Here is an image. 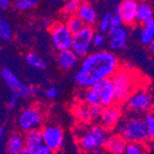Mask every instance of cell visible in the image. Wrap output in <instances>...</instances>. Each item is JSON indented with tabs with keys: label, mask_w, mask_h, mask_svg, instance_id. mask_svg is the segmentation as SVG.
I'll use <instances>...</instances> for the list:
<instances>
[{
	"label": "cell",
	"mask_w": 154,
	"mask_h": 154,
	"mask_svg": "<svg viewBox=\"0 0 154 154\" xmlns=\"http://www.w3.org/2000/svg\"><path fill=\"white\" fill-rule=\"evenodd\" d=\"M20 154H34V152H32V151H31V150H29L28 149L25 148Z\"/></svg>",
	"instance_id": "43"
},
{
	"label": "cell",
	"mask_w": 154,
	"mask_h": 154,
	"mask_svg": "<svg viewBox=\"0 0 154 154\" xmlns=\"http://www.w3.org/2000/svg\"><path fill=\"white\" fill-rule=\"evenodd\" d=\"M108 34L111 38H124L127 39L128 32L125 27H118V28H111L108 32Z\"/></svg>",
	"instance_id": "30"
},
{
	"label": "cell",
	"mask_w": 154,
	"mask_h": 154,
	"mask_svg": "<svg viewBox=\"0 0 154 154\" xmlns=\"http://www.w3.org/2000/svg\"><path fill=\"white\" fill-rule=\"evenodd\" d=\"M43 121V115L36 107H28L20 112L18 125L21 130L28 132L39 129Z\"/></svg>",
	"instance_id": "8"
},
{
	"label": "cell",
	"mask_w": 154,
	"mask_h": 154,
	"mask_svg": "<svg viewBox=\"0 0 154 154\" xmlns=\"http://www.w3.org/2000/svg\"><path fill=\"white\" fill-rule=\"evenodd\" d=\"M153 98L151 94L145 90H137L125 102L128 109L135 113H146L153 106Z\"/></svg>",
	"instance_id": "7"
},
{
	"label": "cell",
	"mask_w": 154,
	"mask_h": 154,
	"mask_svg": "<svg viewBox=\"0 0 154 154\" xmlns=\"http://www.w3.org/2000/svg\"><path fill=\"white\" fill-rule=\"evenodd\" d=\"M39 3V0H16L14 1V6L19 10H28L37 7Z\"/></svg>",
	"instance_id": "26"
},
{
	"label": "cell",
	"mask_w": 154,
	"mask_h": 154,
	"mask_svg": "<svg viewBox=\"0 0 154 154\" xmlns=\"http://www.w3.org/2000/svg\"><path fill=\"white\" fill-rule=\"evenodd\" d=\"M92 89L100 98V103L103 107H108L115 104V88L112 79H107L97 82L91 88Z\"/></svg>",
	"instance_id": "11"
},
{
	"label": "cell",
	"mask_w": 154,
	"mask_h": 154,
	"mask_svg": "<svg viewBox=\"0 0 154 154\" xmlns=\"http://www.w3.org/2000/svg\"><path fill=\"white\" fill-rule=\"evenodd\" d=\"M112 17V14L110 12L104 13V15L103 16L102 20L99 22V30L100 32H107L111 29L110 27V19Z\"/></svg>",
	"instance_id": "31"
},
{
	"label": "cell",
	"mask_w": 154,
	"mask_h": 154,
	"mask_svg": "<svg viewBox=\"0 0 154 154\" xmlns=\"http://www.w3.org/2000/svg\"><path fill=\"white\" fill-rule=\"evenodd\" d=\"M57 154H62V153H60V152H58V153H57Z\"/></svg>",
	"instance_id": "47"
},
{
	"label": "cell",
	"mask_w": 154,
	"mask_h": 154,
	"mask_svg": "<svg viewBox=\"0 0 154 154\" xmlns=\"http://www.w3.org/2000/svg\"><path fill=\"white\" fill-rule=\"evenodd\" d=\"M78 60L79 57H77V54L71 50L59 52L57 54V62L59 66L66 70L73 68L77 65Z\"/></svg>",
	"instance_id": "18"
},
{
	"label": "cell",
	"mask_w": 154,
	"mask_h": 154,
	"mask_svg": "<svg viewBox=\"0 0 154 154\" xmlns=\"http://www.w3.org/2000/svg\"><path fill=\"white\" fill-rule=\"evenodd\" d=\"M78 17L83 21L85 26L92 27L97 21V13L94 8L88 2H82L78 12Z\"/></svg>",
	"instance_id": "15"
},
{
	"label": "cell",
	"mask_w": 154,
	"mask_h": 154,
	"mask_svg": "<svg viewBox=\"0 0 154 154\" xmlns=\"http://www.w3.org/2000/svg\"><path fill=\"white\" fill-rule=\"evenodd\" d=\"M25 149L24 136L19 133L11 135L6 144L7 154H20Z\"/></svg>",
	"instance_id": "17"
},
{
	"label": "cell",
	"mask_w": 154,
	"mask_h": 154,
	"mask_svg": "<svg viewBox=\"0 0 154 154\" xmlns=\"http://www.w3.org/2000/svg\"><path fill=\"white\" fill-rule=\"evenodd\" d=\"M118 66V58L112 52L102 50L91 53L83 59L75 75V81L82 89L89 90L97 82L113 78Z\"/></svg>",
	"instance_id": "1"
},
{
	"label": "cell",
	"mask_w": 154,
	"mask_h": 154,
	"mask_svg": "<svg viewBox=\"0 0 154 154\" xmlns=\"http://www.w3.org/2000/svg\"><path fill=\"white\" fill-rule=\"evenodd\" d=\"M128 146L127 140L119 134H115L109 137L105 149L111 154H123Z\"/></svg>",
	"instance_id": "16"
},
{
	"label": "cell",
	"mask_w": 154,
	"mask_h": 154,
	"mask_svg": "<svg viewBox=\"0 0 154 154\" xmlns=\"http://www.w3.org/2000/svg\"><path fill=\"white\" fill-rule=\"evenodd\" d=\"M138 2L135 0H124L120 3V16L124 24L132 25L137 22V8Z\"/></svg>",
	"instance_id": "13"
},
{
	"label": "cell",
	"mask_w": 154,
	"mask_h": 154,
	"mask_svg": "<svg viewBox=\"0 0 154 154\" xmlns=\"http://www.w3.org/2000/svg\"><path fill=\"white\" fill-rule=\"evenodd\" d=\"M10 7V1L8 0H0V8L3 10L8 9Z\"/></svg>",
	"instance_id": "39"
},
{
	"label": "cell",
	"mask_w": 154,
	"mask_h": 154,
	"mask_svg": "<svg viewBox=\"0 0 154 154\" xmlns=\"http://www.w3.org/2000/svg\"><path fill=\"white\" fill-rule=\"evenodd\" d=\"M121 117V110L116 104H113L108 107H103L102 115L99 118L100 125L106 130L113 129L118 124Z\"/></svg>",
	"instance_id": "12"
},
{
	"label": "cell",
	"mask_w": 154,
	"mask_h": 154,
	"mask_svg": "<svg viewBox=\"0 0 154 154\" xmlns=\"http://www.w3.org/2000/svg\"><path fill=\"white\" fill-rule=\"evenodd\" d=\"M83 100L89 106L93 105V104H98L100 103V98L92 89L87 90L83 94Z\"/></svg>",
	"instance_id": "27"
},
{
	"label": "cell",
	"mask_w": 154,
	"mask_h": 154,
	"mask_svg": "<svg viewBox=\"0 0 154 154\" xmlns=\"http://www.w3.org/2000/svg\"><path fill=\"white\" fill-rule=\"evenodd\" d=\"M144 120L146 123V127L149 134V138L154 140V114L147 113L144 116Z\"/></svg>",
	"instance_id": "29"
},
{
	"label": "cell",
	"mask_w": 154,
	"mask_h": 154,
	"mask_svg": "<svg viewBox=\"0 0 154 154\" xmlns=\"http://www.w3.org/2000/svg\"><path fill=\"white\" fill-rule=\"evenodd\" d=\"M3 135H4V128H0V137H1V139L3 137Z\"/></svg>",
	"instance_id": "45"
},
{
	"label": "cell",
	"mask_w": 154,
	"mask_h": 154,
	"mask_svg": "<svg viewBox=\"0 0 154 154\" xmlns=\"http://www.w3.org/2000/svg\"><path fill=\"white\" fill-rule=\"evenodd\" d=\"M73 115L79 121H80L84 124L90 123L92 120L91 114L89 112V106H86L84 104H78V105L74 106Z\"/></svg>",
	"instance_id": "22"
},
{
	"label": "cell",
	"mask_w": 154,
	"mask_h": 154,
	"mask_svg": "<svg viewBox=\"0 0 154 154\" xmlns=\"http://www.w3.org/2000/svg\"><path fill=\"white\" fill-rule=\"evenodd\" d=\"M104 43V36L102 33H95L92 39V45L94 47H99Z\"/></svg>",
	"instance_id": "35"
},
{
	"label": "cell",
	"mask_w": 154,
	"mask_h": 154,
	"mask_svg": "<svg viewBox=\"0 0 154 154\" xmlns=\"http://www.w3.org/2000/svg\"><path fill=\"white\" fill-rule=\"evenodd\" d=\"M84 154H106V152L103 149H98V150H94L89 153H84Z\"/></svg>",
	"instance_id": "41"
},
{
	"label": "cell",
	"mask_w": 154,
	"mask_h": 154,
	"mask_svg": "<svg viewBox=\"0 0 154 154\" xmlns=\"http://www.w3.org/2000/svg\"><path fill=\"white\" fill-rule=\"evenodd\" d=\"M66 25L67 26L68 30L71 32L73 35L79 32L83 28L85 27V24H84L83 21L78 17V15L69 16L66 20Z\"/></svg>",
	"instance_id": "23"
},
{
	"label": "cell",
	"mask_w": 154,
	"mask_h": 154,
	"mask_svg": "<svg viewBox=\"0 0 154 154\" xmlns=\"http://www.w3.org/2000/svg\"><path fill=\"white\" fill-rule=\"evenodd\" d=\"M0 38L3 41H10L13 38L12 28L5 19L0 20Z\"/></svg>",
	"instance_id": "24"
},
{
	"label": "cell",
	"mask_w": 154,
	"mask_h": 154,
	"mask_svg": "<svg viewBox=\"0 0 154 154\" xmlns=\"http://www.w3.org/2000/svg\"><path fill=\"white\" fill-rule=\"evenodd\" d=\"M114 14H116V15H120V3H117L114 7Z\"/></svg>",
	"instance_id": "40"
},
{
	"label": "cell",
	"mask_w": 154,
	"mask_h": 154,
	"mask_svg": "<svg viewBox=\"0 0 154 154\" xmlns=\"http://www.w3.org/2000/svg\"><path fill=\"white\" fill-rule=\"evenodd\" d=\"M34 154H55V152L54 150H52L51 149H49L46 146H43L42 148H40Z\"/></svg>",
	"instance_id": "38"
},
{
	"label": "cell",
	"mask_w": 154,
	"mask_h": 154,
	"mask_svg": "<svg viewBox=\"0 0 154 154\" xmlns=\"http://www.w3.org/2000/svg\"><path fill=\"white\" fill-rule=\"evenodd\" d=\"M128 143H143L148 140L149 134L144 118L133 117L125 120L120 128V133Z\"/></svg>",
	"instance_id": "3"
},
{
	"label": "cell",
	"mask_w": 154,
	"mask_h": 154,
	"mask_svg": "<svg viewBox=\"0 0 154 154\" xmlns=\"http://www.w3.org/2000/svg\"><path fill=\"white\" fill-rule=\"evenodd\" d=\"M45 146L52 150L58 151L64 143V131L57 125H47L42 130Z\"/></svg>",
	"instance_id": "10"
},
{
	"label": "cell",
	"mask_w": 154,
	"mask_h": 154,
	"mask_svg": "<svg viewBox=\"0 0 154 154\" xmlns=\"http://www.w3.org/2000/svg\"><path fill=\"white\" fill-rule=\"evenodd\" d=\"M18 98H19V97H17L16 95H12V96H11L10 100H9V101L8 102V103H7V107H8V110H12V109L15 108V106H16V104H17Z\"/></svg>",
	"instance_id": "37"
},
{
	"label": "cell",
	"mask_w": 154,
	"mask_h": 154,
	"mask_svg": "<svg viewBox=\"0 0 154 154\" xmlns=\"http://www.w3.org/2000/svg\"><path fill=\"white\" fill-rule=\"evenodd\" d=\"M109 137L107 130L100 125H91L87 129L79 128L78 145L83 153H89L104 148Z\"/></svg>",
	"instance_id": "2"
},
{
	"label": "cell",
	"mask_w": 154,
	"mask_h": 154,
	"mask_svg": "<svg viewBox=\"0 0 154 154\" xmlns=\"http://www.w3.org/2000/svg\"><path fill=\"white\" fill-rule=\"evenodd\" d=\"M50 35L52 43L59 52L71 50L73 34L68 30L66 23L54 22L50 27Z\"/></svg>",
	"instance_id": "5"
},
{
	"label": "cell",
	"mask_w": 154,
	"mask_h": 154,
	"mask_svg": "<svg viewBox=\"0 0 154 154\" xmlns=\"http://www.w3.org/2000/svg\"><path fill=\"white\" fill-rule=\"evenodd\" d=\"M149 45V50H150V51H151V52L154 54V40L151 42V43H150Z\"/></svg>",
	"instance_id": "44"
},
{
	"label": "cell",
	"mask_w": 154,
	"mask_h": 154,
	"mask_svg": "<svg viewBox=\"0 0 154 154\" xmlns=\"http://www.w3.org/2000/svg\"><path fill=\"white\" fill-rule=\"evenodd\" d=\"M94 36V31L92 27L85 26L83 29L73 35V42L71 51L74 52L78 57H87L90 53L91 46L92 45V39Z\"/></svg>",
	"instance_id": "6"
},
{
	"label": "cell",
	"mask_w": 154,
	"mask_h": 154,
	"mask_svg": "<svg viewBox=\"0 0 154 154\" xmlns=\"http://www.w3.org/2000/svg\"><path fill=\"white\" fill-rule=\"evenodd\" d=\"M153 19V11L148 2H138L137 8V22L145 24Z\"/></svg>",
	"instance_id": "19"
},
{
	"label": "cell",
	"mask_w": 154,
	"mask_h": 154,
	"mask_svg": "<svg viewBox=\"0 0 154 154\" xmlns=\"http://www.w3.org/2000/svg\"><path fill=\"white\" fill-rule=\"evenodd\" d=\"M25 148L32 152H36L40 148L45 146L43 133L41 129H34L25 132L24 134Z\"/></svg>",
	"instance_id": "14"
},
{
	"label": "cell",
	"mask_w": 154,
	"mask_h": 154,
	"mask_svg": "<svg viewBox=\"0 0 154 154\" xmlns=\"http://www.w3.org/2000/svg\"><path fill=\"white\" fill-rule=\"evenodd\" d=\"M109 45L113 50H121L127 46V39L124 38H111Z\"/></svg>",
	"instance_id": "32"
},
{
	"label": "cell",
	"mask_w": 154,
	"mask_h": 154,
	"mask_svg": "<svg viewBox=\"0 0 154 154\" xmlns=\"http://www.w3.org/2000/svg\"><path fill=\"white\" fill-rule=\"evenodd\" d=\"M146 149L141 143H128L123 154H145Z\"/></svg>",
	"instance_id": "28"
},
{
	"label": "cell",
	"mask_w": 154,
	"mask_h": 154,
	"mask_svg": "<svg viewBox=\"0 0 154 154\" xmlns=\"http://www.w3.org/2000/svg\"><path fill=\"white\" fill-rule=\"evenodd\" d=\"M43 22H44L45 25H48V24H49V20H48L47 19H45V20H43Z\"/></svg>",
	"instance_id": "46"
},
{
	"label": "cell",
	"mask_w": 154,
	"mask_h": 154,
	"mask_svg": "<svg viewBox=\"0 0 154 154\" xmlns=\"http://www.w3.org/2000/svg\"><path fill=\"white\" fill-rule=\"evenodd\" d=\"M1 78L4 82L8 86L11 91L20 98H26L31 95L30 86L26 85L22 81L19 79V78L12 72V70L8 68H2L1 70Z\"/></svg>",
	"instance_id": "9"
},
{
	"label": "cell",
	"mask_w": 154,
	"mask_h": 154,
	"mask_svg": "<svg viewBox=\"0 0 154 154\" xmlns=\"http://www.w3.org/2000/svg\"><path fill=\"white\" fill-rule=\"evenodd\" d=\"M139 39L144 45H149L154 40V20H150L142 25Z\"/></svg>",
	"instance_id": "20"
},
{
	"label": "cell",
	"mask_w": 154,
	"mask_h": 154,
	"mask_svg": "<svg viewBox=\"0 0 154 154\" xmlns=\"http://www.w3.org/2000/svg\"><path fill=\"white\" fill-rule=\"evenodd\" d=\"M30 92H31V94H36L38 92V90H37L36 87L30 86Z\"/></svg>",
	"instance_id": "42"
},
{
	"label": "cell",
	"mask_w": 154,
	"mask_h": 154,
	"mask_svg": "<svg viewBox=\"0 0 154 154\" xmlns=\"http://www.w3.org/2000/svg\"><path fill=\"white\" fill-rule=\"evenodd\" d=\"M82 2L79 1V0H69V1H66L63 7V10L66 14L69 16H73V15H77V12L80 7Z\"/></svg>",
	"instance_id": "25"
},
{
	"label": "cell",
	"mask_w": 154,
	"mask_h": 154,
	"mask_svg": "<svg viewBox=\"0 0 154 154\" xmlns=\"http://www.w3.org/2000/svg\"><path fill=\"white\" fill-rule=\"evenodd\" d=\"M123 24H124V21L120 15H116V14H113V15H112V17L110 19V27L111 28L122 27Z\"/></svg>",
	"instance_id": "34"
},
{
	"label": "cell",
	"mask_w": 154,
	"mask_h": 154,
	"mask_svg": "<svg viewBox=\"0 0 154 154\" xmlns=\"http://www.w3.org/2000/svg\"><path fill=\"white\" fill-rule=\"evenodd\" d=\"M45 95L49 99H54V98H57L58 95V90L55 87H51L46 91Z\"/></svg>",
	"instance_id": "36"
},
{
	"label": "cell",
	"mask_w": 154,
	"mask_h": 154,
	"mask_svg": "<svg viewBox=\"0 0 154 154\" xmlns=\"http://www.w3.org/2000/svg\"><path fill=\"white\" fill-rule=\"evenodd\" d=\"M103 110V107L101 103H98V104H93V105H90L89 106V112L91 114V119L95 120V119H99L101 115H102V112Z\"/></svg>",
	"instance_id": "33"
},
{
	"label": "cell",
	"mask_w": 154,
	"mask_h": 154,
	"mask_svg": "<svg viewBox=\"0 0 154 154\" xmlns=\"http://www.w3.org/2000/svg\"><path fill=\"white\" fill-rule=\"evenodd\" d=\"M112 81L115 88L116 102L118 103L127 102L132 95L133 91V79L128 71L118 70L112 78Z\"/></svg>",
	"instance_id": "4"
},
{
	"label": "cell",
	"mask_w": 154,
	"mask_h": 154,
	"mask_svg": "<svg viewBox=\"0 0 154 154\" xmlns=\"http://www.w3.org/2000/svg\"><path fill=\"white\" fill-rule=\"evenodd\" d=\"M24 60L25 62L29 65L30 66L38 68V69H45L46 68V63L45 59L41 57L40 54L29 52L24 55Z\"/></svg>",
	"instance_id": "21"
}]
</instances>
